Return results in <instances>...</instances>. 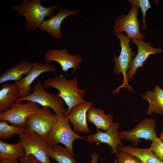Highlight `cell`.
Here are the masks:
<instances>
[{"instance_id": "obj_1", "label": "cell", "mask_w": 163, "mask_h": 163, "mask_svg": "<svg viewBox=\"0 0 163 163\" xmlns=\"http://www.w3.org/2000/svg\"><path fill=\"white\" fill-rule=\"evenodd\" d=\"M78 81L76 77L67 79L62 75L49 78L43 83L44 87H51L59 91L56 95L65 102L68 107L66 115L75 106L85 102L83 97L86 94L87 88L83 89L78 87Z\"/></svg>"}, {"instance_id": "obj_2", "label": "cell", "mask_w": 163, "mask_h": 163, "mask_svg": "<svg viewBox=\"0 0 163 163\" xmlns=\"http://www.w3.org/2000/svg\"><path fill=\"white\" fill-rule=\"evenodd\" d=\"M42 0H24L20 5H13L12 8L18 12L19 15H23L26 20L25 29L27 30H36L45 20L46 17H50L54 15L58 4L52 5L49 7L42 6Z\"/></svg>"}, {"instance_id": "obj_3", "label": "cell", "mask_w": 163, "mask_h": 163, "mask_svg": "<svg viewBox=\"0 0 163 163\" xmlns=\"http://www.w3.org/2000/svg\"><path fill=\"white\" fill-rule=\"evenodd\" d=\"M56 115L55 123L45 138L50 145L62 144L74 156L72 147L74 141L78 139L86 140L84 137L78 135L72 129L65 114Z\"/></svg>"}, {"instance_id": "obj_4", "label": "cell", "mask_w": 163, "mask_h": 163, "mask_svg": "<svg viewBox=\"0 0 163 163\" xmlns=\"http://www.w3.org/2000/svg\"><path fill=\"white\" fill-rule=\"evenodd\" d=\"M114 35L120 41L121 51L119 56H116L113 59L115 63L113 70L115 74L120 75L122 73L123 76L122 84L112 91V94H116L119 93L120 89L122 88L127 89L129 91H133L127 82V71L129 68L132 58L135 57V53L130 47V39L127 36L124 35L123 33H114Z\"/></svg>"}, {"instance_id": "obj_5", "label": "cell", "mask_w": 163, "mask_h": 163, "mask_svg": "<svg viewBox=\"0 0 163 163\" xmlns=\"http://www.w3.org/2000/svg\"><path fill=\"white\" fill-rule=\"evenodd\" d=\"M56 116L51 113L50 107L40 108L26 119L22 127L24 133L34 132L46 137L53 127Z\"/></svg>"}, {"instance_id": "obj_6", "label": "cell", "mask_w": 163, "mask_h": 163, "mask_svg": "<svg viewBox=\"0 0 163 163\" xmlns=\"http://www.w3.org/2000/svg\"><path fill=\"white\" fill-rule=\"evenodd\" d=\"M19 137L26 155H32L42 163H51L48 152L50 145L45 137L34 132L23 133Z\"/></svg>"}, {"instance_id": "obj_7", "label": "cell", "mask_w": 163, "mask_h": 163, "mask_svg": "<svg viewBox=\"0 0 163 163\" xmlns=\"http://www.w3.org/2000/svg\"><path fill=\"white\" fill-rule=\"evenodd\" d=\"M30 101L43 107H49L53 109L56 114L66 115L67 112L62 100L54 93L46 92L43 84L40 81L34 85L30 94L23 98H18L16 101Z\"/></svg>"}, {"instance_id": "obj_8", "label": "cell", "mask_w": 163, "mask_h": 163, "mask_svg": "<svg viewBox=\"0 0 163 163\" xmlns=\"http://www.w3.org/2000/svg\"><path fill=\"white\" fill-rule=\"evenodd\" d=\"M131 9L126 15L121 14L115 19L113 30L114 33H121L125 32L129 39L143 40L145 38L140 30V23L138 22V8L135 5L129 3Z\"/></svg>"}, {"instance_id": "obj_9", "label": "cell", "mask_w": 163, "mask_h": 163, "mask_svg": "<svg viewBox=\"0 0 163 163\" xmlns=\"http://www.w3.org/2000/svg\"><path fill=\"white\" fill-rule=\"evenodd\" d=\"M40 108V105L32 101L23 103L22 101H15L9 109L0 112V120L8 121L11 125L22 127L27 117Z\"/></svg>"}, {"instance_id": "obj_10", "label": "cell", "mask_w": 163, "mask_h": 163, "mask_svg": "<svg viewBox=\"0 0 163 163\" xmlns=\"http://www.w3.org/2000/svg\"><path fill=\"white\" fill-rule=\"evenodd\" d=\"M155 126L156 121L153 119L145 118L139 122L132 130L120 132V135L121 139L130 141L136 147L140 139L152 141L157 137Z\"/></svg>"}, {"instance_id": "obj_11", "label": "cell", "mask_w": 163, "mask_h": 163, "mask_svg": "<svg viewBox=\"0 0 163 163\" xmlns=\"http://www.w3.org/2000/svg\"><path fill=\"white\" fill-rule=\"evenodd\" d=\"M56 71L55 66L50 64L49 62L44 63L34 62L33 67L26 76L14 83L18 91L19 98L26 97L32 93V84L42 74L55 72Z\"/></svg>"}, {"instance_id": "obj_12", "label": "cell", "mask_w": 163, "mask_h": 163, "mask_svg": "<svg viewBox=\"0 0 163 163\" xmlns=\"http://www.w3.org/2000/svg\"><path fill=\"white\" fill-rule=\"evenodd\" d=\"M44 58L46 62L54 61L59 63L62 71L66 73L70 69H72L74 72L75 70L79 68L82 62L81 56L77 54L72 55L65 48L49 49L45 53Z\"/></svg>"}, {"instance_id": "obj_13", "label": "cell", "mask_w": 163, "mask_h": 163, "mask_svg": "<svg viewBox=\"0 0 163 163\" xmlns=\"http://www.w3.org/2000/svg\"><path fill=\"white\" fill-rule=\"evenodd\" d=\"M119 126V123L115 122L105 132L97 129L95 134L87 136L86 141L90 143H96L97 145L106 144L111 148V153L117 156L120 152L118 149L119 145L123 146L118 130Z\"/></svg>"}, {"instance_id": "obj_14", "label": "cell", "mask_w": 163, "mask_h": 163, "mask_svg": "<svg viewBox=\"0 0 163 163\" xmlns=\"http://www.w3.org/2000/svg\"><path fill=\"white\" fill-rule=\"evenodd\" d=\"M131 40L133 43L137 46L138 52L130 63L127 73V81L133 79L138 69L143 66L144 63L150 55L161 53L162 51L161 48H155L152 47L151 42H145L137 38L131 39Z\"/></svg>"}, {"instance_id": "obj_15", "label": "cell", "mask_w": 163, "mask_h": 163, "mask_svg": "<svg viewBox=\"0 0 163 163\" xmlns=\"http://www.w3.org/2000/svg\"><path fill=\"white\" fill-rule=\"evenodd\" d=\"M78 11L71 10L66 8H60L58 13L44 20L38 28L45 31L56 39L59 40L62 37L61 26L63 20L66 17L77 14Z\"/></svg>"}, {"instance_id": "obj_16", "label": "cell", "mask_w": 163, "mask_h": 163, "mask_svg": "<svg viewBox=\"0 0 163 163\" xmlns=\"http://www.w3.org/2000/svg\"><path fill=\"white\" fill-rule=\"evenodd\" d=\"M92 105V102L86 101L74 107L66 115L69 122L73 124L75 132L86 133L90 132L87 123V112Z\"/></svg>"}, {"instance_id": "obj_17", "label": "cell", "mask_w": 163, "mask_h": 163, "mask_svg": "<svg viewBox=\"0 0 163 163\" xmlns=\"http://www.w3.org/2000/svg\"><path fill=\"white\" fill-rule=\"evenodd\" d=\"M34 62L22 60L16 65L4 71L0 75V84L10 81L17 82L27 75L33 67Z\"/></svg>"}, {"instance_id": "obj_18", "label": "cell", "mask_w": 163, "mask_h": 163, "mask_svg": "<svg viewBox=\"0 0 163 163\" xmlns=\"http://www.w3.org/2000/svg\"><path fill=\"white\" fill-rule=\"evenodd\" d=\"M145 94H142V98L149 103L146 113L149 115H152L155 112L163 115V90L156 85L153 91L147 90Z\"/></svg>"}, {"instance_id": "obj_19", "label": "cell", "mask_w": 163, "mask_h": 163, "mask_svg": "<svg viewBox=\"0 0 163 163\" xmlns=\"http://www.w3.org/2000/svg\"><path fill=\"white\" fill-rule=\"evenodd\" d=\"M88 111L87 120L94 124L97 129L106 131L113 124L112 113L105 114L104 110L96 108L92 105Z\"/></svg>"}, {"instance_id": "obj_20", "label": "cell", "mask_w": 163, "mask_h": 163, "mask_svg": "<svg viewBox=\"0 0 163 163\" xmlns=\"http://www.w3.org/2000/svg\"><path fill=\"white\" fill-rule=\"evenodd\" d=\"M19 97L18 89L15 84L7 82L2 84L0 90V112L9 109Z\"/></svg>"}, {"instance_id": "obj_21", "label": "cell", "mask_w": 163, "mask_h": 163, "mask_svg": "<svg viewBox=\"0 0 163 163\" xmlns=\"http://www.w3.org/2000/svg\"><path fill=\"white\" fill-rule=\"evenodd\" d=\"M118 149L136 156L142 163H163L149 148H139L127 145L119 147Z\"/></svg>"}, {"instance_id": "obj_22", "label": "cell", "mask_w": 163, "mask_h": 163, "mask_svg": "<svg viewBox=\"0 0 163 163\" xmlns=\"http://www.w3.org/2000/svg\"><path fill=\"white\" fill-rule=\"evenodd\" d=\"M25 155L24 148L20 142L11 144L0 140V158L15 159L21 158Z\"/></svg>"}, {"instance_id": "obj_23", "label": "cell", "mask_w": 163, "mask_h": 163, "mask_svg": "<svg viewBox=\"0 0 163 163\" xmlns=\"http://www.w3.org/2000/svg\"><path fill=\"white\" fill-rule=\"evenodd\" d=\"M50 157L58 163H75L74 156L65 147L59 144L50 145L48 151Z\"/></svg>"}, {"instance_id": "obj_24", "label": "cell", "mask_w": 163, "mask_h": 163, "mask_svg": "<svg viewBox=\"0 0 163 163\" xmlns=\"http://www.w3.org/2000/svg\"><path fill=\"white\" fill-rule=\"evenodd\" d=\"M24 133L21 127L8 124L6 121L0 122V138L5 140L11 137L15 134L20 135Z\"/></svg>"}, {"instance_id": "obj_25", "label": "cell", "mask_w": 163, "mask_h": 163, "mask_svg": "<svg viewBox=\"0 0 163 163\" xmlns=\"http://www.w3.org/2000/svg\"><path fill=\"white\" fill-rule=\"evenodd\" d=\"M127 1L130 4L136 5L141 10L142 15V21L141 29L145 30L147 26L145 23V14L146 11L150 8H152L151 4L148 0H128Z\"/></svg>"}, {"instance_id": "obj_26", "label": "cell", "mask_w": 163, "mask_h": 163, "mask_svg": "<svg viewBox=\"0 0 163 163\" xmlns=\"http://www.w3.org/2000/svg\"><path fill=\"white\" fill-rule=\"evenodd\" d=\"M150 149L161 161H163V142L157 137L152 141Z\"/></svg>"}, {"instance_id": "obj_27", "label": "cell", "mask_w": 163, "mask_h": 163, "mask_svg": "<svg viewBox=\"0 0 163 163\" xmlns=\"http://www.w3.org/2000/svg\"><path fill=\"white\" fill-rule=\"evenodd\" d=\"M117 156L118 163H142L137 157L123 152L120 151Z\"/></svg>"}, {"instance_id": "obj_28", "label": "cell", "mask_w": 163, "mask_h": 163, "mask_svg": "<svg viewBox=\"0 0 163 163\" xmlns=\"http://www.w3.org/2000/svg\"><path fill=\"white\" fill-rule=\"evenodd\" d=\"M19 162L20 163H42L32 155H25L20 158Z\"/></svg>"}, {"instance_id": "obj_29", "label": "cell", "mask_w": 163, "mask_h": 163, "mask_svg": "<svg viewBox=\"0 0 163 163\" xmlns=\"http://www.w3.org/2000/svg\"><path fill=\"white\" fill-rule=\"evenodd\" d=\"M99 156V154H97L95 152H94L91 155V159L89 163H97Z\"/></svg>"}, {"instance_id": "obj_30", "label": "cell", "mask_w": 163, "mask_h": 163, "mask_svg": "<svg viewBox=\"0 0 163 163\" xmlns=\"http://www.w3.org/2000/svg\"><path fill=\"white\" fill-rule=\"evenodd\" d=\"M0 163H19L17 159H9L0 158Z\"/></svg>"}, {"instance_id": "obj_31", "label": "cell", "mask_w": 163, "mask_h": 163, "mask_svg": "<svg viewBox=\"0 0 163 163\" xmlns=\"http://www.w3.org/2000/svg\"><path fill=\"white\" fill-rule=\"evenodd\" d=\"M158 138L163 142V130L160 134Z\"/></svg>"}, {"instance_id": "obj_32", "label": "cell", "mask_w": 163, "mask_h": 163, "mask_svg": "<svg viewBox=\"0 0 163 163\" xmlns=\"http://www.w3.org/2000/svg\"><path fill=\"white\" fill-rule=\"evenodd\" d=\"M114 161V163H118L117 159H115Z\"/></svg>"}, {"instance_id": "obj_33", "label": "cell", "mask_w": 163, "mask_h": 163, "mask_svg": "<svg viewBox=\"0 0 163 163\" xmlns=\"http://www.w3.org/2000/svg\"></svg>"}]
</instances>
